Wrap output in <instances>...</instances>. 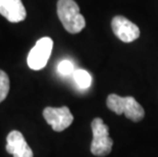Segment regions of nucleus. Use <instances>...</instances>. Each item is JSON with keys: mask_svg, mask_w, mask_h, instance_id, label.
<instances>
[{"mask_svg": "<svg viewBox=\"0 0 158 157\" xmlns=\"http://www.w3.org/2000/svg\"><path fill=\"white\" fill-rule=\"evenodd\" d=\"M53 48V41L49 37H43L37 41L35 46L31 49L27 62L30 68L34 71H40L44 68L48 59L51 55Z\"/></svg>", "mask_w": 158, "mask_h": 157, "instance_id": "20e7f679", "label": "nucleus"}, {"mask_svg": "<svg viewBox=\"0 0 158 157\" xmlns=\"http://www.w3.org/2000/svg\"><path fill=\"white\" fill-rule=\"evenodd\" d=\"M43 116L55 132H62L72 125L73 116L66 106L59 108L46 107L43 110Z\"/></svg>", "mask_w": 158, "mask_h": 157, "instance_id": "39448f33", "label": "nucleus"}, {"mask_svg": "<svg viewBox=\"0 0 158 157\" xmlns=\"http://www.w3.org/2000/svg\"><path fill=\"white\" fill-rule=\"evenodd\" d=\"M0 14L10 23L23 22L27 16L22 0H0Z\"/></svg>", "mask_w": 158, "mask_h": 157, "instance_id": "6e6552de", "label": "nucleus"}, {"mask_svg": "<svg viewBox=\"0 0 158 157\" xmlns=\"http://www.w3.org/2000/svg\"><path fill=\"white\" fill-rule=\"evenodd\" d=\"M106 104L107 107L117 115L123 113L126 118L135 122L142 121L145 115L142 105L132 96L120 97L116 94H110L107 97Z\"/></svg>", "mask_w": 158, "mask_h": 157, "instance_id": "f03ea898", "label": "nucleus"}, {"mask_svg": "<svg viewBox=\"0 0 158 157\" xmlns=\"http://www.w3.org/2000/svg\"><path fill=\"white\" fill-rule=\"evenodd\" d=\"M111 29L114 35L124 43H131L140 37L138 26L122 15H116L112 19Z\"/></svg>", "mask_w": 158, "mask_h": 157, "instance_id": "423d86ee", "label": "nucleus"}, {"mask_svg": "<svg viewBox=\"0 0 158 157\" xmlns=\"http://www.w3.org/2000/svg\"><path fill=\"white\" fill-rule=\"evenodd\" d=\"M57 15L63 28L70 34H78L86 27V19L75 0H58Z\"/></svg>", "mask_w": 158, "mask_h": 157, "instance_id": "f257e3e1", "label": "nucleus"}, {"mask_svg": "<svg viewBox=\"0 0 158 157\" xmlns=\"http://www.w3.org/2000/svg\"><path fill=\"white\" fill-rule=\"evenodd\" d=\"M6 151L13 157H33L32 149L26 142L23 134L19 131H11L6 138Z\"/></svg>", "mask_w": 158, "mask_h": 157, "instance_id": "0eeeda50", "label": "nucleus"}, {"mask_svg": "<svg viewBox=\"0 0 158 157\" xmlns=\"http://www.w3.org/2000/svg\"><path fill=\"white\" fill-rule=\"evenodd\" d=\"M73 79L80 89H88L92 84V78L85 69H77L73 72Z\"/></svg>", "mask_w": 158, "mask_h": 157, "instance_id": "1a4fd4ad", "label": "nucleus"}, {"mask_svg": "<svg viewBox=\"0 0 158 157\" xmlns=\"http://www.w3.org/2000/svg\"><path fill=\"white\" fill-rule=\"evenodd\" d=\"M57 69H58L60 75H62V76H69L75 72L73 62L68 60V59H64V60L60 61L58 66H57Z\"/></svg>", "mask_w": 158, "mask_h": 157, "instance_id": "9b49d317", "label": "nucleus"}, {"mask_svg": "<svg viewBox=\"0 0 158 157\" xmlns=\"http://www.w3.org/2000/svg\"><path fill=\"white\" fill-rule=\"evenodd\" d=\"M9 87H10V82H9L8 76L5 72L0 69V103L7 97Z\"/></svg>", "mask_w": 158, "mask_h": 157, "instance_id": "9d476101", "label": "nucleus"}, {"mask_svg": "<svg viewBox=\"0 0 158 157\" xmlns=\"http://www.w3.org/2000/svg\"><path fill=\"white\" fill-rule=\"evenodd\" d=\"M93 132V140L91 143V152L95 156L104 157L111 152L113 141L109 137V129L103 119L96 118L91 123Z\"/></svg>", "mask_w": 158, "mask_h": 157, "instance_id": "7ed1b4c3", "label": "nucleus"}]
</instances>
